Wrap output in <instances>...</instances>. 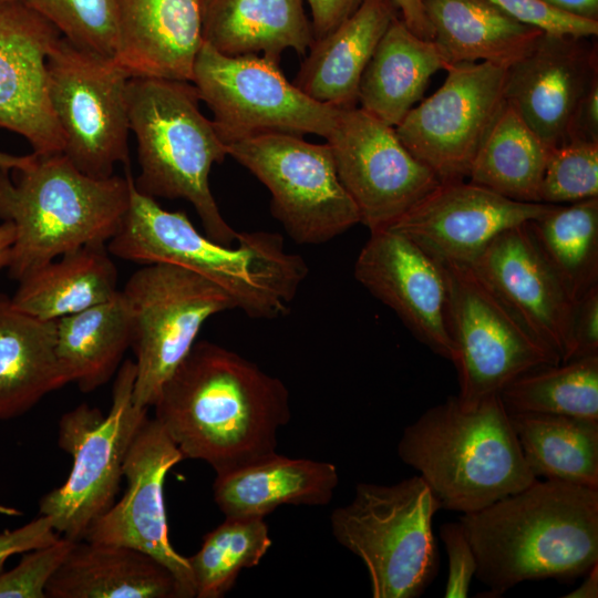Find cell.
<instances>
[{
    "mask_svg": "<svg viewBox=\"0 0 598 598\" xmlns=\"http://www.w3.org/2000/svg\"><path fill=\"white\" fill-rule=\"evenodd\" d=\"M398 12L392 0H363L330 33L313 41L292 83L320 103L357 106L362 73Z\"/></svg>",
    "mask_w": 598,
    "mask_h": 598,
    "instance_id": "603a6c76",
    "label": "cell"
},
{
    "mask_svg": "<svg viewBox=\"0 0 598 598\" xmlns=\"http://www.w3.org/2000/svg\"><path fill=\"white\" fill-rule=\"evenodd\" d=\"M74 542L60 536L52 544L27 551L16 567L0 574V598H47V585Z\"/></svg>",
    "mask_w": 598,
    "mask_h": 598,
    "instance_id": "f35d334b",
    "label": "cell"
},
{
    "mask_svg": "<svg viewBox=\"0 0 598 598\" xmlns=\"http://www.w3.org/2000/svg\"><path fill=\"white\" fill-rule=\"evenodd\" d=\"M0 515L18 517V516L23 515V513L19 511L18 508L0 504Z\"/></svg>",
    "mask_w": 598,
    "mask_h": 598,
    "instance_id": "816d5d0a",
    "label": "cell"
},
{
    "mask_svg": "<svg viewBox=\"0 0 598 598\" xmlns=\"http://www.w3.org/2000/svg\"><path fill=\"white\" fill-rule=\"evenodd\" d=\"M470 267L540 344L565 361L574 300L527 223L498 235Z\"/></svg>",
    "mask_w": 598,
    "mask_h": 598,
    "instance_id": "ffe728a7",
    "label": "cell"
},
{
    "mask_svg": "<svg viewBox=\"0 0 598 598\" xmlns=\"http://www.w3.org/2000/svg\"><path fill=\"white\" fill-rule=\"evenodd\" d=\"M527 227L574 301L598 285V197L554 205Z\"/></svg>",
    "mask_w": 598,
    "mask_h": 598,
    "instance_id": "836d02e7",
    "label": "cell"
},
{
    "mask_svg": "<svg viewBox=\"0 0 598 598\" xmlns=\"http://www.w3.org/2000/svg\"><path fill=\"white\" fill-rule=\"evenodd\" d=\"M33 157V154L29 155H12L0 151V167L7 169H18L27 166Z\"/></svg>",
    "mask_w": 598,
    "mask_h": 598,
    "instance_id": "f907efd6",
    "label": "cell"
},
{
    "mask_svg": "<svg viewBox=\"0 0 598 598\" xmlns=\"http://www.w3.org/2000/svg\"><path fill=\"white\" fill-rule=\"evenodd\" d=\"M447 66L433 40L417 37L396 17L362 73L360 107L395 127L420 101L430 78Z\"/></svg>",
    "mask_w": 598,
    "mask_h": 598,
    "instance_id": "f1b7e54d",
    "label": "cell"
},
{
    "mask_svg": "<svg viewBox=\"0 0 598 598\" xmlns=\"http://www.w3.org/2000/svg\"><path fill=\"white\" fill-rule=\"evenodd\" d=\"M441 505L415 475L392 485L359 483L330 517L336 540L368 570L373 598L419 597L435 575L432 520Z\"/></svg>",
    "mask_w": 598,
    "mask_h": 598,
    "instance_id": "52a82bcc",
    "label": "cell"
},
{
    "mask_svg": "<svg viewBox=\"0 0 598 598\" xmlns=\"http://www.w3.org/2000/svg\"><path fill=\"white\" fill-rule=\"evenodd\" d=\"M14 243V227L9 221L0 224V269L9 266Z\"/></svg>",
    "mask_w": 598,
    "mask_h": 598,
    "instance_id": "681fc988",
    "label": "cell"
},
{
    "mask_svg": "<svg viewBox=\"0 0 598 598\" xmlns=\"http://www.w3.org/2000/svg\"><path fill=\"white\" fill-rule=\"evenodd\" d=\"M73 44L106 56L117 45L115 0H24Z\"/></svg>",
    "mask_w": 598,
    "mask_h": 598,
    "instance_id": "8d00e7d4",
    "label": "cell"
},
{
    "mask_svg": "<svg viewBox=\"0 0 598 598\" xmlns=\"http://www.w3.org/2000/svg\"><path fill=\"white\" fill-rule=\"evenodd\" d=\"M507 70L487 62L450 65L441 87L394 127L403 145L441 183L468 177L473 158L506 102Z\"/></svg>",
    "mask_w": 598,
    "mask_h": 598,
    "instance_id": "5bb4252c",
    "label": "cell"
},
{
    "mask_svg": "<svg viewBox=\"0 0 598 598\" xmlns=\"http://www.w3.org/2000/svg\"><path fill=\"white\" fill-rule=\"evenodd\" d=\"M550 150L506 101L473 158L467 179L517 202L540 203Z\"/></svg>",
    "mask_w": 598,
    "mask_h": 598,
    "instance_id": "d6a6232c",
    "label": "cell"
},
{
    "mask_svg": "<svg viewBox=\"0 0 598 598\" xmlns=\"http://www.w3.org/2000/svg\"><path fill=\"white\" fill-rule=\"evenodd\" d=\"M131 340V319L121 290L105 302L55 320L58 360L69 382L85 393L117 372Z\"/></svg>",
    "mask_w": 598,
    "mask_h": 598,
    "instance_id": "4dcf8cb0",
    "label": "cell"
},
{
    "mask_svg": "<svg viewBox=\"0 0 598 598\" xmlns=\"http://www.w3.org/2000/svg\"><path fill=\"white\" fill-rule=\"evenodd\" d=\"M584 581L565 598H597L598 597V563L585 575Z\"/></svg>",
    "mask_w": 598,
    "mask_h": 598,
    "instance_id": "c3c4849f",
    "label": "cell"
},
{
    "mask_svg": "<svg viewBox=\"0 0 598 598\" xmlns=\"http://www.w3.org/2000/svg\"><path fill=\"white\" fill-rule=\"evenodd\" d=\"M598 143V80L577 104L566 133V142Z\"/></svg>",
    "mask_w": 598,
    "mask_h": 598,
    "instance_id": "ee69618b",
    "label": "cell"
},
{
    "mask_svg": "<svg viewBox=\"0 0 598 598\" xmlns=\"http://www.w3.org/2000/svg\"><path fill=\"white\" fill-rule=\"evenodd\" d=\"M115 59L131 78L192 82L204 0H115Z\"/></svg>",
    "mask_w": 598,
    "mask_h": 598,
    "instance_id": "7402d4cb",
    "label": "cell"
},
{
    "mask_svg": "<svg viewBox=\"0 0 598 598\" xmlns=\"http://www.w3.org/2000/svg\"><path fill=\"white\" fill-rule=\"evenodd\" d=\"M508 414L523 456L536 478L598 489V420Z\"/></svg>",
    "mask_w": 598,
    "mask_h": 598,
    "instance_id": "1f68e13d",
    "label": "cell"
},
{
    "mask_svg": "<svg viewBox=\"0 0 598 598\" xmlns=\"http://www.w3.org/2000/svg\"><path fill=\"white\" fill-rule=\"evenodd\" d=\"M598 197V143L567 142L550 150L539 202L570 204Z\"/></svg>",
    "mask_w": 598,
    "mask_h": 598,
    "instance_id": "74e56055",
    "label": "cell"
},
{
    "mask_svg": "<svg viewBox=\"0 0 598 598\" xmlns=\"http://www.w3.org/2000/svg\"><path fill=\"white\" fill-rule=\"evenodd\" d=\"M183 460L161 423L147 416L124 460L127 486L123 497L89 527L83 539L148 554L173 573L185 598H194L188 559L174 549L168 538L164 502L166 475Z\"/></svg>",
    "mask_w": 598,
    "mask_h": 598,
    "instance_id": "2e32d148",
    "label": "cell"
},
{
    "mask_svg": "<svg viewBox=\"0 0 598 598\" xmlns=\"http://www.w3.org/2000/svg\"><path fill=\"white\" fill-rule=\"evenodd\" d=\"M515 18L545 33L574 37H597L598 21L570 16L540 0H488Z\"/></svg>",
    "mask_w": 598,
    "mask_h": 598,
    "instance_id": "ab89813d",
    "label": "cell"
},
{
    "mask_svg": "<svg viewBox=\"0 0 598 598\" xmlns=\"http://www.w3.org/2000/svg\"><path fill=\"white\" fill-rule=\"evenodd\" d=\"M48 90L64 140L63 154L94 178L128 162L127 85L114 56L80 48L64 37L48 58Z\"/></svg>",
    "mask_w": 598,
    "mask_h": 598,
    "instance_id": "8fae6325",
    "label": "cell"
},
{
    "mask_svg": "<svg viewBox=\"0 0 598 598\" xmlns=\"http://www.w3.org/2000/svg\"><path fill=\"white\" fill-rule=\"evenodd\" d=\"M441 265V264H440ZM463 409L499 394L519 374L560 361L540 344L466 265H441Z\"/></svg>",
    "mask_w": 598,
    "mask_h": 598,
    "instance_id": "4fadbf2b",
    "label": "cell"
},
{
    "mask_svg": "<svg viewBox=\"0 0 598 598\" xmlns=\"http://www.w3.org/2000/svg\"><path fill=\"white\" fill-rule=\"evenodd\" d=\"M594 354H598V285L574 301L565 361Z\"/></svg>",
    "mask_w": 598,
    "mask_h": 598,
    "instance_id": "b9f144b4",
    "label": "cell"
},
{
    "mask_svg": "<svg viewBox=\"0 0 598 598\" xmlns=\"http://www.w3.org/2000/svg\"><path fill=\"white\" fill-rule=\"evenodd\" d=\"M203 40L228 56L262 52L278 63L283 51L302 55L315 41L302 0H204Z\"/></svg>",
    "mask_w": 598,
    "mask_h": 598,
    "instance_id": "83f0119b",
    "label": "cell"
},
{
    "mask_svg": "<svg viewBox=\"0 0 598 598\" xmlns=\"http://www.w3.org/2000/svg\"><path fill=\"white\" fill-rule=\"evenodd\" d=\"M327 143L360 223L370 231L390 227L441 184L394 127L361 107L340 109Z\"/></svg>",
    "mask_w": 598,
    "mask_h": 598,
    "instance_id": "9a60e30c",
    "label": "cell"
},
{
    "mask_svg": "<svg viewBox=\"0 0 598 598\" xmlns=\"http://www.w3.org/2000/svg\"><path fill=\"white\" fill-rule=\"evenodd\" d=\"M135 375L134 361H124L116 372L106 414L81 403L59 421L58 445L71 455L72 467L61 486L40 498L39 513L51 517L60 536L83 539L89 527L115 503L127 450L148 416V409L133 401Z\"/></svg>",
    "mask_w": 598,
    "mask_h": 598,
    "instance_id": "ba28073f",
    "label": "cell"
},
{
    "mask_svg": "<svg viewBox=\"0 0 598 598\" xmlns=\"http://www.w3.org/2000/svg\"><path fill=\"white\" fill-rule=\"evenodd\" d=\"M47 598H185L173 573L141 550L75 540L50 578Z\"/></svg>",
    "mask_w": 598,
    "mask_h": 598,
    "instance_id": "cb8c5ba5",
    "label": "cell"
},
{
    "mask_svg": "<svg viewBox=\"0 0 598 598\" xmlns=\"http://www.w3.org/2000/svg\"><path fill=\"white\" fill-rule=\"evenodd\" d=\"M437 44L450 65L487 62L509 69L544 33L488 0H422ZM447 66V68H448Z\"/></svg>",
    "mask_w": 598,
    "mask_h": 598,
    "instance_id": "484cf974",
    "label": "cell"
},
{
    "mask_svg": "<svg viewBox=\"0 0 598 598\" xmlns=\"http://www.w3.org/2000/svg\"><path fill=\"white\" fill-rule=\"evenodd\" d=\"M272 542L261 517H225L187 557L197 598H220L240 571L257 566Z\"/></svg>",
    "mask_w": 598,
    "mask_h": 598,
    "instance_id": "d590c367",
    "label": "cell"
},
{
    "mask_svg": "<svg viewBox=\"0 0 598 598\" xmlns=\"http://www.w3.org/2000/svg\"><path fill=\"white\" fill-rule=\"evenodd\" d=\"M311 12L313 39L319 40L330 33L350 17L363 0H306Z\"/></svg>",
    "mask_w": 598,
    "mask_h": 598,
    "instance_id": "f6af8a7d",
    "label": "cell"
},
{
    "mask_svg": "<svg viewBox=\"0 0 598 598\" xmlns=\"http://www.w3.org/2000/svg\"><path fill=\"white\" fill-rule=\"evenodd\" d=\"M460 522L487 597L527 580L571 581L598 563V489L537 478Z\"/></svg>",
    "mask_w": 598,
    "mask_h": 598,
    "instance_id": "7a4b0ae2",
    "label": "cell"
},
{
    "mask_svg": "<svg viewBox=\"0 0 598 598\" xmlns=\"http://www.w3.org/2000/svg\"><path fill=\"white\" fill-rule=\"evenodd\" d=\"M339 483L334 464L275 453L216 474L214 499L225 517H261L281 505L323 506Z\"/></svg>",
    "mask_w": 598,
    "mask_h": 598,
    "instance_id": "d4e9b609",
    "label": "cell"
},
{
    "mask_svg": "<svg viewBox=\"0 0 598 598\" xmlns=\"http://www.w3.org/2000/svg\"><path fill=\"white\" fill-rule=\"evenodd\" d=\"M155 419L184 460L216 474L270 456L291 419L285 383L255 362L210 341H196L162 385Z\"/></svg>",
    "mask_w": 598,
    "mask_h": 598,
    "instance_id": "6da1fadb",
    "label": "cell"
},
{
    "mask_svg": "<svg viewBox=\"0 0 598 598\" xmlns=\"http://www.w3.org/2000/svg\"><path fill=\"white\" fill-rule=\"evenodd\" d=\"M508 413H544L598 420V354L533 368L506 384Z\"/></svg>",
    "mask_w": 598,
    "mask_h": 598,
    "instance_id": "e575fe53",
    "label": "cell"
},
{
    "mask_svg": "<svg viewBox=\"0 0 598 598\" xmlns=\"http://www.w3.org/2000/svg\"><path fill=\"white\" fill-rule=\"evenodd\" d=\"M121 292L130 313L135 355L133 401L150 409L203 324L217 313L236 309V303L208 278L167 262L137 269Z\"/></svg>",
    "mask_w": 598,
    "mask_h": 598,
    "instance_id": "9c48e42d",
    "label": "cell"
},
{
    "mask_svg": "<svg viewBox=\"0 0 598 598\" xmlns=\"http://www.w3.org/2000/svg\"><path fill=\"white\" fill-rule=\"evenodd\" d=\"M401 19L417 37L433 40V31L425 14L422 0H392Z\"/></svg>",
    "mask_w": 598,
    "mask_h": 598,
    "instance_id": "bcb514c9",
    "label": "cell"
},
{
    "mask_svg": "<svg viewBox=\"0 0 598 598\" xmlns=\"http://www.w3.org/2000/svg\"><path fill=\"white\" fill-rule=\"evenodd\" d=\"M398 455L420 473L441 508L462 514L480 511L537 480L499 394L473 409H463L456 396L430 408L404 429Z\"/></svg>",
    "mask_w": 598,
    "mask_h": 598,
    "instance_id": "5b68a950",
    "label": "cell"
},
{
    "mask_svg": "<svg viewBox=\"0 0 598 598\" xmlns=\"http://www.w3.org/2000/svg\"><path fill=\"white\" fill-rule=\"evenodd\" d=\"M105 244H87L19 280L11 297L21 311L41 320H58L112 299L117 270Z\"/></svg>",
    "mask_w": 598,
    "mask_h": 598,
    "instance_id": "f546056e",
    "label": "cell"
},
{
    "mask_svg": "<svg viewBox=\"0 0 598 598\" xmlns=\"http://www.w3.org/2000/svg\"><path fill=\"white\" fill-rule=\"evenodd\" d=\"M237 246L202 235L183 212H168L142 194L130 175V204L111 255L140 264L167 262L187 268L220 286L252 319L288 313L308 276L305 259L289 252L278 233H240Z\"/></svg>",
    "mask_w": 598,
    "mask_h": 598,
    "instance_id": "3957f363",
    "label": "cell"
},
{
    "mask_svg": "<svg viewBox=\"0 0 598 598\" xmlns=\"http://www.w3.org/2000/svg\"><path fill=\"white\" fill-rule=\"evenodd\" d=\"M554 205L517 202L472 182L441 183L390 227L441 265L470 266L502 233Z\"/></svg>",
    "mask_w": 598,
    "mask_h": 598,
    "instance_id": "ac0fdd59",
    "label": "cell"
},
{
    "mask_svg": "<svg viewBox=\"0 0 598 598\" xmlns=\"http://www.w3.org/2000/svg\"><path fill=\"white\" fill-rule=\"evenodd\" d=\"M353 272L358 282L393 310L415 339L454 362L447 280L434 258L405 235L383 228L370 231Z\"/></svg>",
    "mask_w": 598,
    "mask_h": 598,
    "instance_id": "e0dca14e",
    "label": "cell"
},
{
    "mask_svg": "<svg viewBox=\"0 0 598 598\" xmlns=\"http://www.w3.org/2000/svg\"><path fill=\"white\" fill-rule=\"evenodd\" d=\"M33 154L18 169L0 167V219L14 227L8 266L19 281L63 254L107 244L130 204V175L94 178L61 152Z\"/></svg>",
    "mask_w": 598,
    "mask_h": 598,
    "instance_id": "277c9868",
    "label": "cell"
},
{
    "mask_svg": "<svg viewBox=\"0 0 598 598\" xmlns=\"http://www.w3.org/2000/svg\"><path fill=\"white\" fill-rule=\"evenodd\" d=\"M59 537L51 517L47 515H40L19 528L0 532V574L11 556L52 544Z\"/></svg>",
    "mask_w": 598,
    "mask_h": 598,
    "instance_id": "7bdbcfd3",
    "label": "cell"
},
{
    "mask_svg": "<svg viewBox=\"0 0 598 598\" xmlns=\"http://www.w3.org/2000/svg\"><path fill=\"white\" fill-rule=\"evenodd\" d=\"M199 101L192 82L130 79L128 121L141 167L134 185L153 198L187 200L206 236L231 246L240 233L224 219L209 186L212 167L228 155L227 146L199 111Z\"/></svg>",
    "mask_w": 598,
    "mask_h": 598,
    "instance_id": "8992f818",
    "label": "cell"
},
{
    "mask_svg": "<svg viewBox=\"0 0 598 598\" xmlns=\"http://www.w3.org/2000/svg\"><path fill=\"white\" fill-rule=\"evenodd\" d=\"M192 83L213 112L227 145L257 134H317L326 140L340 109L320 103L290 83L279 63L265 56H228L203 43Z\"/></svg>",
    "mask_w": 598,
    "mask_h": 598,
    "instance_id": "7c38bea8",
    "label": "cell"
},
{
    "mask_svg": "<svg viewBox=\"0 0 598 598\" xmlns=\"http://www.w3.org/2000/svg\"><path fill=\"white\" fill-rule=\"evenodd\" d=\"M68 383L55 352V320L25 313L0 293V421L23 415Z\"/></svg>",
    "mask_w": 598,
    "mask_h": 598,
    "instance_id": "4316f807",
    "label": "cell"
},
{
    "mask_svg": "<svg viewBox=\"0 0 598 598\" xmlns=\"http://www.w3.org/2000/svg\"><path fill=\"white\" fill-rule=\"evenodd\" d=\"M61 37L24 1H0V127L24 137L38 155L64 148L49 97L47 65Z\"/></svg>",
    "mask_w": 598,
    "mask_h": 598,
    "instance_id": "d6986e66",
    "label": "cell"
},
{
    "mask_svg": "<svg viewBox=\"0 0 598 598\" xmlns=\"http://www.w3.org/2000/svg\"><path fill=\"white\" fill-rule=\"evenodd\" d=\"M598 80L596 37L543 33L507 70L505 99L550 148L566 142L570 117Z\"/></svg>",
    "mask_w": 598,
    "mask_h": 598,
    "instance_id": "44dd1931",
    "label": "cell"
},
{
    "mask_svg": "<svg viewBox=\"0 0 598 598\" xmlns=\"http://www.w3.org/2000/svg\"><path fill=\"white\" fill-rule=\"evenodd\" d=\"M226 146L268 188L272 216L297 244L320 245L360 223L328 143L267 132Z\"/></svg>",
    "mask_w": 598,
    "mask_h": 598,
    "instance_id": "30bf717a",
    "label": "cell"
},
{
    "mask_svg": "<svg viewBox=\"0 0 598 598\" xmlns=\"http://www.w3.org/2000/svg\"><path fill=\"white\" fill-rule=\"evenodd\" d=\"M0 1H12V0H0ZM22 1H24V0H22Z\"/></svg>",
    "mask_w": 598,
    "mask_h": 598,
    "instance_id": "f5cc1de1",
    "label": "cell"
},
{
    "mask_svg": "<svg viewBox=\"0 0 598 598\" xmlns=\"http://www.w3.org/2000/svg\"><path fill=\"white\" fill-rule=\"evenodd\" d=\"M560 12L598 21V0H540Z\"/></svg>",
    "mask_w": 598,
    "mask_h": 598,
    "instance_id": "7dc6e473",
    "label": "cell"
},
{
    "mask_svg": "<svg viewBox=\"0 0 598 598\" xmlns=\"http://www.w3.org/2000/svg\"><path fill=\"white\" fill-rule=\"evenodd\" d=\"M440 536L448 559L444 597L465 598L477 567L472 546L460 520L443 524L440 527Z\"/></svg>",
    "mask_w": 598,
    "mask_h": 598,
    "instance_id": "60d3db41",
    "label": "cell"
}]
</instances>
